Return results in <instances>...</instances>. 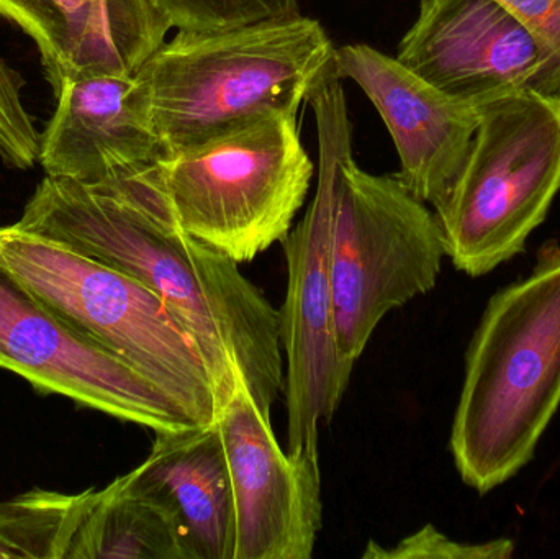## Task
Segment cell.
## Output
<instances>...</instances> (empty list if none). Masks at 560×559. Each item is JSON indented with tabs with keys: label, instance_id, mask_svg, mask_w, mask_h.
Wrapping results in <instances>:
<instances>
[{
	"label": "cell",
	"instance_id": "obj_17",
	"mask_svg": "<svg viewBox=\"0 0 560 559\" xmlns=\"http://www.w3.org/2000/svg\"><path fill=\"white\" fill-rule=\"evenodd\" d=\"M95 491H35L0 502V558H69Z\"/></svg>",
	"mask_w": 560,
	"mask_h": 559
},
{
	"label": "cell",
	"instance_id": "obj_14",
	"mask_svg": "<svg viewBox=\"0 0 560 559\" xmlns=\"http://www.w3.org/2000/svg\"><path fill=\"white\" fill-rule=\"evenodd\" d=\"M0 16L35 42L55 92L84 75L137 74L173 28L150 0H0Z\"/></svg>",
	"mask_w": 560,
	"mask_h": 559
},
{
	"label": "cell",
	"instance_id": "obj_19",
	"mask_svg": "<svg viewBox=\"0 0 560 559\" xmlns=\"http://www.w3.org/2000/svg\"><path fill=\"white\" fill-rule=\"evenodd\" d=\"M22 75L0 58V160L15 170L38 163L39 135L22 101Z\"/></svg>",
	"mask_w": 560,
	"mask_h": 559
},
{
	"label": "cell",
	"instance_id": "obj_12",
	"mask_svg": "<svg viewBox=\"0 0 560 559\" xmlns=\"http://www.w3.org/2000/svg\"><path fill=\"white\" fill-rule=\"evenodd\" d=\"M335 72L354 81L381 114L400 158L398 180L421 202L440 206L466 163L482 104L446 94L368 45L336 48Z\"/></svg>",
	"mask_w": 560,
	"mask_h": 559
},
{
	"label": "cell",
	"instance_id": "obj_16",
	"mask_svg": "<svg viewBox=\"0 0 560 559\" xmlns=\"http://www.w3.org/2000/svg\"><path fill=\"white\" fill-rule=\"evenodd\" d=\"M69 558L190 559L171 512L131 488L125 475L95 491Z\"/></svg>",
	"mask_w": 560,
	"mask_h": 559
},
{
	"label": "cell",
	"instance_id": "obj_8",
	"mask_svg": "<svg viewBox=\"0 0 560 559\" xmlns=\"http://www.w3.org/2000/svg\"><path fill=\"white\" fill-rule=\"evenodd\" d=\"M0 370L154 433L197 426L160 384L69 328L0 268Z\"/></svg>",
	"mask_w": 560,
	"mask_h": 559
},
{
	"label": "cell",
	"instance_id": "obj_1",
	"mask_svg": "<svg viewBox=\"0 0 560 559\" xmlns=\"http://www.w3.org/2000/svg\"><path fill=\"white\" fill-rule=\"evenodd\" d=\"M16 225L147 286L199 345L217 407L232 393L236 364L259 409L271 417L285 391L279 311L238 263L120 194L62 177L39 183Z\"/></svg>",
	"mask_w": 560,
	"mask_h": 559
},
{
	"label": "cell",
	"instance_id": "obj_5",
	"mask_svg": "<svg viewBox=\"0 0 560 559\" xmlns=\"http://www.w3.org/2000/svg\"><path fill=\"white\" fill-rule=\"evenodd\" d=\"M313 173L296 115L268 112L167 154L133 176L91 187L140 203L220 255L245 265L289 235Z\"/></svg>",
	"mask_w": 560,
	"mask_h": 559
},
{
	"label": "cell",
	"instance_id": "obj_9",
	"mask_svg": "<svg viewBox=\"0 0 560 559\" xmlns=\"http://www.w3.org/2000/svg\"><path fill=\"white\" fill-rule=\"evenodd\" d=\"M331 166L319 154L318 184L303 219L282 242L285 301L279 308L285 357L287 452L319 455V429L345 399L352 368L336 345L331 284Z\"/></svg>",
	"mask_w": 560,
	"mask_h": 559
},
{
	"label": "cell",
	"instance_id": "obj_13",
	"mask_svg": "<svg viewBox=\"0 0 560 559\" xmlns=\"http://www.w3.org/2000/svg\"><path fill=\"white\" fill-rule=\"evenodd\" d=\"M55 95V114L39 135L46 176L102 186L166 156L135 75H84Z\"/></svg>",
	"mask_w": 560,
	"mask_h": 559
},
{
	"label": "cell",
	"instance_id": "obj_10",
	"mask_svg": "<svg viewBox=\"0 0 560 559\" xmlns=\"http://www.w3.org/2000/svg\"><path fill=\"white\" fill-rule=\"evenodd\" d=\"M233 380L215 420L235 499L233 559H310L323 521L319 455L283 452L236 364Z\"/></svg>",
	"mask_w": 560,
	"mask_h": 559
},
{
	"label": "cell",
	"instance_id": "obj_4",
	"mask_svg": "<svg viewBox=\"0 0 560 559\" xmlns=\"http://www.w3.org/2000/svg\"><path fill=\"white\" fill-rule=\"evenodd\" d=\"M335 53L325 28L300 13L213 32L179 30L135 81L167 156L268 112L296 115L335 71Z\"/></svg>",
	"mask_w": 560,
	"mask_h": 559
},
{
	"label": "cell",
	"instance_id": "obj_18",
	"mask_svg": "<svg viewBox=\"0 0 560 559\" xmlns=\"http://www.w3.org/2000/svg\"><path fill=\"white\" fill-rule=\"evenodd\" d=\"M173 28L213 32L296 15V0H150Z\"/></svg>",
	"mask_w": 560,
	"mask_h": 559
},
{
	"label": "cell",
	"instance_id": "obj_11",
	"mask_svg": "<svg viewBox=\"0 0 560 559\" xmlns=\"http://www.w3.org/2000/svg\"><path fill=\"white\" fill-rule=\"evenodd\" d=\"M398 61L454 97L560 95V66L497 0H421Z\"/></svg>",
	"mask_w": 560,
	"mask_h": 559
},
{
	"label": "cell",
	"instance_id": "obj_3",
	"mask_svg": "<svg viewBox=\"0 0 560 559\" xmlns=\"http://www.w3.org/2000/svg\"><path fill=\"white\" fill-rule=\"evenodd\" d=\"M319 154L332 176L331 284L336 345L354 368L385 315L436 288L447 258L436 213L395 176L361 170L341 79L332 71L308 98Z\"/></svg>",
	"mask_w": 560,
	"mask_h": 559
},
{
	"label": "cell",
	"instance_id": "obj_6",
	"mask_svg": "<svg viewBox=\"0 0 560 559\" xmlns=\"http://www.w3.org/2000/svg\"><path fill=\"white\" fill-rule=\"evenodd\" d=\"M0 268L69 328L143 371L197 426L215 423V384L206 357L147 286L16 223L0 226Z\"/></svg>",
	"mask_w": 560,
	"mask_h": 559
},
{
	"label": "cell",
	"instance_id": "obj_20",
	"mask_svg": "<svg viewBox=\"0 0 560 559\" xmlns=\"http://www.w3.org/2000/svg\"><path fill=\"white\" fill-rule=\"evenodd\" d=\"M515 555L510 538H497L486 544H459L441 534L433 525H424L395 547L382 548L369 541L362 558L371 559H509Z\"/></svg>",
	"mask_w": 560,
	"mask_h": 559
},
{
	"label": "cell",
	"instance_id": "obj_2",
	"mask_svg": "<svg viewBox=\"0 0 560 559\" xmlns=\"http://www.w3.org/2000/svg\"><path fill=\"white\" fill-rule=\"evenodd\" d=\"M560 407V245L539 246L526 278L500 289L466 354L450 449L479 494L515 478Z\"/></svg>",
	"mask_w": 560,
	"mask_h": 559
},
{
	"label": "cell",
	"instance_id": "obj_21",
	"mask_svg": "<svg viewBox=\"0 0 560 559\" xmlns=\"http://www.w3.org/2000/svg\"><path fill=\"white\" fill-rule=\"evenodd\" d=\"M560 66V0H497Z\"/></svg>",
	"mask_w": 560,
	"mask_h": 559
},
{
	"label": "cell",
	"instance_id": "obj_7",
	"mask_svg": "<svg viewBox=\"0 0 560 559\" xmlns=\"http://www.w3.org/2000/svg\"><path fill=\"white\" fill-rule=\"evenodd\" d=\"M560 193V95L536 91L480 105L466 163L434 207L447 258L480 278L525 252Z\"/></svg>",
	"mask_w": 560,
	"mask_h": 559
},
{
	"label": "cell",
	"instance_id": "obj_15",
	"mask_svg": "<svg viewBox=\"0 0 560 559\" xmlns=\"http://www.w3.org/2000/svg\"><path fill=\"white\" fill-rule=\"evenodd\" d=\"M125 478L171 512L190 559H233L235 499L217 422L156 433L150 455Z\"/></svg>",
	"mask_w": 560,
	"mask_h": 559
}]
</instances>
